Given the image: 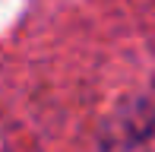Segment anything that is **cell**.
Segmentation results:
<instances>
[{"label":"cell","mask_w":155,"mask_h":152,"mask_svg":"<svg viewBox=\"0 0 155 152\" xmlns=\"http://www.w3.org/2000/svg\"><path fill=\"white\" fill-rule=\"evenodd\" d=\"M101 152H155V92L114 108L101 130Z\"/></svg>","instance_id":"1"}]
</instances>
